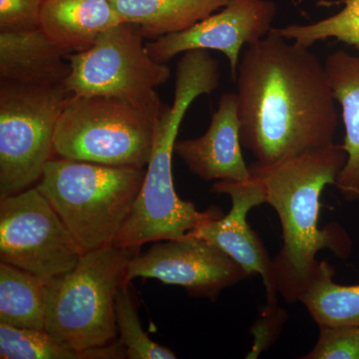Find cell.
I'll list each match as a JSON object with an SVG mask.
<instances>
[{
    "label": "cell",
    "mask_w": 359,
    "mask_h": 359,
    "mask_svg": "<svg viewBox=\"0 0 359 359\" xmlns=\"http://www.w3.org/2000/svg\"><path fill=\"white\" fill-rule=\"evenodd\" d=\"M241 142L259 166L334 143L339 114L325 63L311 47L271 32L238 67Z\"/></svg>",
    "instance_id": "obj_1"
},
{
    "label": "cell",
    "mask_w": 359,
    "mask_h": 359,
    "mask_svg": "<svg viewBox=\"0 0 359 359\" xmlns=\"http://www.w3.org/2000/svg\"><path fill=\"white\" fill-rule=\"evenodd\" d=\"M346 159L344 146L334 143L271 166H250L263 182L266 204L275 209L282 224L283 244L273 259V282L276 294L290 304L299 302L318 275L316 255L321 250L344 261L351 256L353 242L342 226H318L321 194L335 185Z\"/></svg>",
    "instance_id": "obj_2"
},
{
    "label": "cell",
    "mask_w": 359,
    "mask_h": 359,
    "mask_svg": "<svg viewBox=\"0 0 359 359\" xmlns=\"http://www.w3.org/2000/svg\"><path fill=\"white\" fill-rule=\"evenodd\" d=\"M219 79L218 61L209 51H187L180 59L173 103L164 104L161 111L143 186L114 245L140 248L181 238L201 224L223 216L217 208L202 212L192 202L182 200L175 191L172 170L177 136L187 111L198 97L218 88Z\"/></svg>",
    "instance_id": "obj_3"
},
{
    "label": "cell",
    "mask_w": 359,
    "mask_h": 359,
    "mask_svg": "<svg viewBox=\"0 0 359 359\" xmlns=\"http://www.w3.org/2000/svg\"><path fill=\"white\" fill-rule=\"evenodd\" d=\"M145 168L51 159L37 189L82 252L114 245L140 193Z\"/></svg>",
    "instance_id": "obj_4"
},
{
    "label": "cell",
    "mask_w": 359,
    "mask_h": 359,
    "mask_svg": "<svg viewBox=\"0 0 359 359\" xmlns=\"http://www.w3.org/2000/svg\"><path fill=\"white\" fill-rule=\"evenodd\" d=\"M164 103L117 96L73 95L59 118L54 154L109 166L145 168Z\"/></svg>",
    "instance_id": "obj_5"
},
{
    "label": "cell",
    "mask_w": 359,
    "mask_h": 359,
    "mask_svg": "<svg viewBox=\"0 0 359 359\" xmlns=\"http://www.w3.org/2000/svg\"><path fill=\"white\" fill-rule=\"evenodd\" d=\"M139 250L110 245L84 252L74 268L46 282L45 330L80 351L114 342L116 295Z\"/></svg>",
    "instance_id": "obj_6"
},
{
    "label": "cell",
    "mask_w": 359,
    "mask_h": 359,
    "mask_svg": "<svg viewBox=\"0 0 359 359\" xmlns=\"http://www.w3.org/2000/svg\"><path fill=\"white\" fill-rule=\"evenodd\" d=\"M72 93L66 86L0 82V199L39 182L54 154L59 118Z\"/></svg>",
    "instance_id": "obj_7"
},
{
    "label": "cell",
    "mask_w": 359,
    "mask_h": 359,
    "mask_svg": "<svg viewBox=\"0 0 359 359\" xmlns=\"http://www.w3.org/2000/svg\"><path fill=\"white\" fill-rule=\"evenodd\" d=\"M141 27L123 22L101 33L87 50L69 54L65 86L73 95L117 96L147 101L166 83L171 70L149 55Z\"/></svg>",
    "instance_id": "obj_8"
},
{
    "label": "cell",
    "mask_w": 359,
    "mask_h": 359,
    "mask_svg": "<svg viewBox=\"0 0 359 359\" xmlns=\"http://www.w3.org/2000/svg\"><path fill=\"white\" fill-rule=\"evenodd\" d=\"M82 254L37 187L0 199V263L48 282L74 268Z\"/></svg>",
    "instance_id": "obj_9"
},
{
    "label": "cell",
    "mask_w": 359,
    "mask_h": 359,
    "mask_svg": "<svg viewBox=\"0 0 359 359\" xmlns=\"http://www.w3.org/2000/svg\"><path fill=\"white\" fill-rule=\"evenodd\" d=\"M137 278L178 285L192 297L215 302L224 289L249 276L217 245L188 233L181 238L156 242L147 252L132 257L125 283Z\"/></svg>",
    "instance_id": "obj_10"
},
{
    "label": "cell",
    "mask_w": 359,
    "mask_h": 359,
    "mask_svg": "<svg viewBox=\"0 0 359 359\" xmlns=\"http://www.w3.org/2000/svg\"><path fill=\"white\" fill-rule=\"evenodd\" d=\"M278 8L271 0H231L218 13L184 32L165 35L146 43L149 55L167 63L190 50H216L226 55L231 76L237 77L244 45L256 43L273 29Z\"/></svg>",
    "instance_id": "obj_11"
},
{
    "label": "cell",
    "mask_w": 359,
    "mask_h": 359,
    "mask_svg": "<svg viewBox=\"0 0 359 359\" xmlns=\"http://www.w3.org/2000/svg\"><path fill=\"white\" fill-rule=\"evenodd\" d=\"M212 191L230 196V212L201 224L189 233L217 245L240 264L248 276H261L268 302L276 304L278 294L273 287V259L247 219L252 208L266 204L263 182L259 176L252 174L245 181L215 182Z\"/></svg>",
    "instance_id": "obj_12"
},
{
    "label": "cell",
    "mask_w": 359,
    "mask_h": 359,
    "mask_svg": "<svg viewBox=\"0 0 359 359\" xmlns=\"http://www.w3.org/2000/svg\"><path fill=\"white\" fill-rule=\"evenodd\" d=\"M241 142L237 95L224 93L203 136L176 142L175 153L191 173L205 182L245 181L252 177Z\"/></svg>",
    "instance_id": "obj_13"
},
{
    "label": "cell",
    "mask_w": 359,
    "mask_h": 359,
    "mask_svg": "<svg viewBox=\"0 0 359 359\" xmlns=\"http://www.w3.org/2000/svg\"><path fill=\"white\" fill-rule=\"evenodd\" d=\"M69 53L41 28L0 32V79L30 86H65L71 74Z\"/></svg>",
    "instance_id": "obj_14"
},
{
    "label": "cell",
    "mask_w": 359,
    "mask_h": 359,
    "mask_svg": "<svg viewBox=\"0 0 359 359\" xmlns=\"http://www.w3.org/2000/svg\"><path fill=\"white\" fill-rule=\"evenodd\" d=\"M121 22L110 0H44L40 14L42 32L69 54L87 50Z\"/></svg>",
    "instance_id": "obj_15"
},
{
    "label": "cell",
    "mask_w": 359,
    "mask_h": 359,
    "mask_svg": "<svg viewBox=\"0 0 359 359\" xmlns=\"http://www.w3.org/2000/svg\"><path fill=\"white\" fill-rule=\"evenodd\" d=\"M330 85L341 111L347 159L335 186L347 202L359 201V51L332 52L325 61Z\"/></svg>",
    "instance_id": "obj_16"
},
{
    "label": "cell",
    "mask_w": 359,
    "mask_h": 359,
    "mask_svg": "<svg viewBox=\"0 0 359 359\" xmlns=\"http://www.w3.org/2000/svg\"><path fill=\"white\" fill-rule=\"evenodd\" d=\"M123 21L141 27L146 39L184 32L231 0H110Z\"/></svg>",
    "instance_id": "obj_17"
},
{
    "label": "cell",
    "mask_w": 359,
    "mask_h": 359,
    "mask_svg": "<svg viewBox=\"0 0 359 359\" xmlns=\"http://www.w3.org/2000/svg\"><path fill=\"white\" fill-rule=\"evenodd\" d=\"M1 359H121L126 351L119 339L108 346L80 351L46 330H32L0 323Z\"/></svg>",
    "instance_id": "obj_18"
},
{
    "label": "cell",
    "mask_w": 359,
    "mask_h": 359,
    "mask_svg": "<svg viewBox=\"0 0 359 359\" xmlns=\"http://www.w3.org/2000/svg\"><path fill=\"white\" fill-rule=\"evenodd\" d=\"M46 282L25 269L0 263V323L45 330Z\"/></svg>",
    "instance_id": "obj_19"
},
{
    "label": "cell",
    "mask_w": 359,
    "mask_h": 359,
    "mask_svg": "<svg viewBox=\"0 0 359 359\" xmlns=\"http://www.w3.org/2000/svg\"><path fill=\"white\" fill-rule=\"evenodd\" d=\"M299 302L318 325L359 327V283H335L334 266L327 262H320L318 275Z\"/></svg>",
    "instance_id": "obj_20"
},
{
    "label": "cell",
    "mask_w": 359,
    "mask_h": 359,
    "mask_svg": "<svg viewBox=\"0 0 359 359\" xmlns=\"http://www.w3.org/2000/svg\"><path fill=\"white\" fill-rule=\"evenodd\" d=\"M344 8L330 18L309 23L273 27V32L297 43L311 47L334 39L359 51V0H341Z\"/></svg>",
    "instance_id": "obj_21"
},
{
    "label": "cell",
    "mask_w": 359,
    "mask_h": 359,
    "mask_svg": "<svg viewBox=\"0 0 359 359\" xmlns=\"http://www.w3.org/2000/svg\"><path fill=\"white\" fill-rule=\"evenodd\" d=\"M130 283H123L115 299V321L119 341L130 359H175L176 354L153 341L142 327Z\"/></svg>",
    "instance_id": "obj_22"
},
{
    "label": "cell",
    "mask_w": 359,
    "mask_h": 359,
    "mask_svg": "<svg viewBox=\"0 0 359 359\" xmlns=\"http://www.w3.org/2000/svg\"><path fill=\"white\" fill-rule=\"evenodd\" d=\"M318 327V341L302 359H359V327Z\"/></svg>",
    "instance_id": "obj_23"
},
{
    "label": "cell",
    "mask_w": 359,
    "mask_h": 359,
    "mask_svg": "<svg viewBox=\"0 0 359 359\" xmlns=\"http://www.w3.org/2000/svg\"><path fill=\"white\" fill-rule=\"evenodd\" d=\"M287 320V313L285 309L278 306V302L271 304L262 309L259 318L250 330L254 342L247 358H259V354L269 348L280 337L283 325Z\"/></svg>",
    "instance_id": "obj_24"
},
{
    "label": "cell",
    "mask_w": 359,
    "mask_h": 359,
    "mask_svg": "<svg viewBox=\"0 0 359 359\" xmlns=\"http://www.w3.org/2000/svg\"><path fill=\"white\" fill-rule=\"evenodd\" d=\"M44 0H0V32H27L40 28Z\"/></svg>",
    "instance_id": "obj_25"
}]
</instances>
